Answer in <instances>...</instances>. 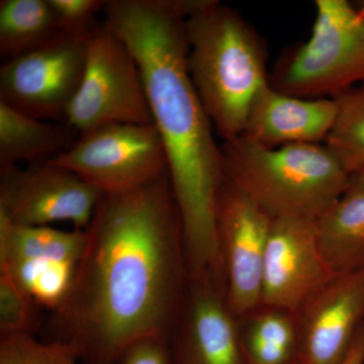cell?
<instances>
[{"instance_id":"cell-1","label":"cell","mask_w":364,"mask_h":364,"mask_svg":"<svg viewBox=\"0 0 364 364\" xmlns=\"http://www.w3.org/2000/svg\"><path fill=\"white\" fill-rule=\"evenodd\" d=\"M70 291L53 311L50 338L85 364H116L132 344L170 338L188 284L181 215L168 172L105 193Z\"/></svg>"},{"instance_id":"cell-2","label":"cell","mask_w":364,"mask_h":364,"mask_svg":"<svg viewBox=\"0 0 364 364\" xmlns=\"http://www.w3.org/2000/svg\"><path fill=\"white\" fill-rule=\"evenodd\" d=\"M104 13L142 75L166 153L188 272L223 277L215 224L222 148L186 65L188 0H109Z\"/></svg>"},{"instance_id":"cell-3","label":"cell","mask_w":364,"mask_h":364,"mask_svg":"<svg viewBox=\"0 0 364 364\" xmlns=\"http://www.w3.org/2000/svg\"><path fill=\"white\" fill-rule=\"evenodd\" d=\"M186 65L223 142L243 135L249 112L269 85L264 46L240 14L215 0H188Z\"/></svg>"},{"instance_id":"cell-4","label":"cell","mask_w":364,"mask_h":364,"mask_svg":"<svg viewBox=\"0 0 364 364\" xmlns=\"http://www.w3.org/2000/svg\"><path fill=\"white\" fill-rule=\"evenodd\" d=\"M221 148L225 178L272 220L317 222L350 183L325 144L267 148L241 136Z\"/></svg>"},{"instance_id":"cell-5","label":"cell","mask_w":364,"mask_h":364,"mask_svg":"<svg viewBox=\"0 0 364 364\" xmlns=\"http://www.w3.org/2000/svg\"><path fill=\"white\" fill-rule=\"evenodd\" d=\"M310 38L287 54L269 77L293 97L335 98L364 82V16L347 0H316Z\"/></svg>"},{"instance_id":"cell-6","label":"cell","mask_w":364,"mask_h":364,"mask_svg":"<svg viewBox=\"0 0 364 364\" xmlns=\"http://www.w3.org/2000/svg\"><path fill=\"white\" fill-rule=\"evenodd\" d=\"M66 124L79 134L109 124H154L136 59L104 23L90 33L85 75Z\"/></svg>"},{"instance_id":"cell-7","label":"cell","mask_w":364,"mask_h":364,"mask_svg":"<svg viewBox=\"0 0 364 364\" xmlns=\"http://www.w3.org/2000/svg\"><path fill=\"white\" fill-rule=\"evenodd\" d=\"M50 162L77 174L104 195L133 191L168 172L154 124L97 127L79 134L69 149Z\"/></svg>"},{"instance_id":"cell-8","label":"cell","mask_w":364,"mask_h":364,"mask_svg":"<svg viewBox=\"0 0 364 364\" xmlns=\"http://www.w3.org/2000/svg\"><path fill=\"white\" fill-rule=\"evenodd\" d=\"M91 32L61 33L4 62L0 102L36 119L66 124L67 112L85 75Z\"/></svg>"},{"instance_id":"cell-9","label":"cell","mask_w":364,"mask_h":364,"mask_svg":"<svg viewBox=\"0 0 364 364\" xmlns=\"http://www.w3.org/2000/svg\"><path fill=\"white\" fill-rule=\"evenodd\" d=\"M228 308L236 318L261 305L265 250L272 219L223 176L215 208Z\"/></svg>"},{"instance_id":"cell-10","label":"cell","mask_w":364,"mask_h":364,"mask_svg":"<svg viewBox=\"0 0 364 364\" xmlns=\"http://www.w3.org/2000/svg\"><path fill=\"white\" fill-rule=\"evenodd\" d=\"M104 193L50 161L0 170V217L18 226L69 222L86 230Z\"/></svg>"},{"instance_id":"cell-11","label":"cell","mask_w":364,"mask_h":364,"mask_svg":"<svg viewBox=\"0 0 364 364\" xmlns=\"http://www.w3.org/2000/svg\"><path fill=\"white\" fill-rule=\"evenodd\" d=\"M169 353L170 364H247L238 322L228 308L224 284L215 275L188 274Z\"/></svg>"},{"instance_id":"cell-12","label":"cell","mask_w":364,"mask_h":364,"mask_svg":"<svg viewBox=\"0 0 364 364\" xmlns=\"http://www.w3.org/2000/svg\"><path fill=\"white\" fill-rule=\"evenodd\" d=\"M299 364H342L364 324V270L330 277L294 314Z\"/></svg>"},{"instance_id":"cell-13","label":"cell","mask_w":364,"mask_h":364,"mask_svg":"<svg viewBox=\"0 0 364 364\" xmlns=\"http://www.w3.org/2000/svg\"><path fill=\"white\" fill-rule=\"evenodd\" d=\"M330 277L318 247L316 222L272 220L263 263L261 305L294 314Z\"/></svg>"},{"instance_id":"cell-14","label":"cell","mask_w":364,"mask_h":364,"mask_svg":"<svg viewBox=\"0 0 364 364\" xmlns=\"http://www.w3.org/2000/svg\"><path fill=\"white\" fill-rule=\"evenodd\" d=\"M334 98L308 100L268 85L251 107L244 138L267 148L326 142L336 123Z\"/></svg>"},{"instance_id":"cell-15","label":"cell","mask_w":364,"mask_h":364,"mask_svg":"<svg viewBox=\"0 0 364 364\" xmlns=\"http://www.w3.org/2000/svg\"><path fill=\"white\" fill-rule=\"evenodd\" d=\"M316 231L332 277L364 270V181L351 176L343 195L316 222Z\"/></svg>"},{"instance_id":"cell-16","label":"cell","mask_w":364,"mask_h":364,"mask_svg":"<svg viewBox=\"0 0 364 364\" xmlns=\"http://www.w3.org/2000/svg\"><path fill=\"white\" fill-rule=\"evenodd\" d=\"M78 136L68 124L36 119L0 102V170L50 161Z\"/></svg>"},{"instance_id":"cell-17","label":"cell","mask_w":364,"mask_h":364,"mask_svg":"<svg viewBox=\"0 0 364 364\" xmlns=\"http://www.w3.org/2000/svg\"><path fill=\"white\" fill-rule=\"evenodd\" d=\"M247 364H291L298 356L294 314L260 305L237 318Z\"/></svg>"},{"instance_id":"cell-18","label":"cell","mask_w":364,"mask_h":364,"mask_svg":"<svg viewBox=\"0 0 364 364\" xmlns=\"http://www.w3.org/2000/svg\"><path fill=\"white\" fill-rule=\"evenodd\" d=\"M85 230L18 226L0 217V265L33 258H52L78 265L85 252Z\"/></svg>"},{"instance_id":"cell-19","label":"cell","mask_w":364,"mask_h":364,"mask_svg":"<svg viewBox=\"0 0 364 364\" xmlns=\"http://www.w3.org/2000/svg\"><path fill=\"white\" fill-rule=\"evenodd\" d=\"M61 33L48 0L0 1V56L4 62L33 51Z\"/></svg>"},{"instance_id":"cell-20","label":"cell","mask_w":364,"mask_h":364,"mask_svg":"<svg viewBox=\"0 0 364 364\" xmlns=\"http://www.w3.org/2000/svg\"><path fill=\"white\" fill-rule=\"evenodd\" d=\"M336 123L325 145L350 176L364 169V82L334 98Z\"/></svg>"},{"instance_id":"cell-21","label":"cell","mask_w":364,"mask_h":364,"mask_svg":"<svg viewBox=\"0 0 364 364\" xmlns=\"http://www.w3.org/2000/svg\"><path fill=\"white\" fill-rule=\"evenodd\" d=\"M0 364H85L71 345L35 335L0 336Z\"/></svg>"},{"instance_id":"cell-22","label":"cell","mask_w":364,"mask_h":364,"mask_svg":"<svg viewBox=\"0 0 364 364\" xmlns=\"http://www.w3.org/2000/svg\"><path fill=\"white\" fill-rule=\"evenodd\" d=\"M39 305L6 270H0V336L35 335Z\"/></svg>"},{"instance_id":"cell-23","label":"cell","mask_w":364,"mask_h":364,"mask_svg":"<svg viewBox=\"0 0 364 364\" xmlns=\"http://www.w3.org/2000/svg\"><path fill=\"white\" fill-rule=\"evenodd\" d=\"M62 33H88L98 25L97 14L104 11L102 0H48Z\"/></svg>"},{"instance_id":"cell-24","label":"cell","mask_w":364,"mask_h":364,"mask_svg":"<svg viewBox=\"0 0 364 364\" xmlns=\"http://www.w3.org/2000/svg\"><path fill=\"white\" fill-rule=\"evenodd\" d=\"M116 364H170L169 340L149 337L124 350Z\"/></svg>"},{"instance_id":"cell-25","label":"cell","mask_w":364,"mask_h":364,"mask_svg":"<svg viewBox=\"0 0 364 364\" xmlns=\"http://www.w3.org/2000/svg\"><path fill=\"white\" fill-rule=\"evenodd\" d=\"M342 364H364V324L359 329Z\"/></svg>"},{"instance_id":"cell-26","label":"cell","mask_w":364,"mask_h":364,"mask_svg":"<svg viewBox=\"0 0 364 364\" xmlns=\"http://www.w3.org/2000/svg\"><path fill=\"white\" fill-rule=\"evenodd\" d=\"M355 4V6L358 7V11H360V13L364 16V0L363 1L356 2V4Z\"/></svg>"},{"instance_id":"cell-27","label":"cell","mask_w":364,"mask_h":364,"mask_svg":"<svg viewBox=\"0 0 364 364\" xmlns=\"http://www.w3.org/2000/svg\"><path fill=\"white\" fill-rule=\"evenodd\" d=\"M351 176L355 177V178L359 179V181H364V169L361 170V171H359L358 173L354 174V176Z\"/></svg>"},{"instance_id":"cell-28","label":"cell","mask_w":364,"mask_h":364,"mask_svg":"<svg viewBox=\"0 0 364 364\" xmlns=\"http://www.w3.org/2000/svg\"><path fill=\"white\" fill-rule=\"evenodd\" d=\"M291 364H299L298 361H296V363H291Z\"/></svg>"}]
</instances>
